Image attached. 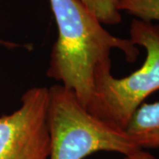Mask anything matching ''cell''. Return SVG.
I'll list each match as a JSON object with an SVG mask.
<instances>
[{
	"instance_id": "1",
	"label": "cell",
	"mask_w": 159,
	"mask_h": 159,
	"mask_svg": "<svg viewBox=\"0 0 159 159\" xmlns=\"http://www.w3.org/2000/svg\"><path fill=\"white\" fill-rule=\"evenodd\" d=\"M57 27L47 75L72 90L89 111L99 74L111 69V52L122 51L129 63L140 54L129 38L111 34L78 0H49Z\"/></svg>"
},
{
	"instance_id": "2",
	"label": "cell",
	"mask_w": 159,
	"mask_h": 159,
	"mask_svg": "<svg viewBox=\"0 0 159 159\" xmlns=\"http://www.w3.org/2000/svg\"><path fill=\"white\" fill-rule=\"evenodd\" d=\"M49 159H84L99 151L124 157L139 150L125 130L97 118L61 84L49 89Z\"/></svg>"
},
{
	"instance_id": "3",
	"label": "cell",
	"mask_w": 159,
	"mask_h": 159,
	"mask_svg": "<svg viewBox=\"0 0 159 159\" xmlns=\"http://www.w3.org/2000/svg\"><path fill=\"white\" fill-rule=\"evenodd\" d=\"M129 34L134 45L145 49L144 62L123 78H115L111 71L99 74L89 110L123 130L145 99L159 90V24L135 18L131 22Z\"/></svg>"
},
{
	"instance_id": "4",
	"label": "cell",
	"mask_w": 159,
	"mask_h": 159,
	"mask_svg": "<svg viewBox=\"0 0 159 159\" xmlns=\"http://www.w3.org/2000/svg\"><path fill=\"white\" fill-rule=\"evenodd\" d=\"M49 89L35 87L21 97L20 107L0 117V159H49Z\"/></svg>"
},
{
	"instance_id": "5",
	"label": "cell",
	"mask_w": 159,
	"mask_h": 159,
	"mask_svg": "<svg viewBox=\"0 0 159 159\" xmlns=\"http://www.w3.org/2000/svg\"><path fill=\"white\" fill-rule=\"evenodd\" d=\"M125 133L140 149L159 148V102H143L131 117Z\"/></svg>"
},
{
	"instance_id": "6",
	"label": "cell",
	"mask_w": 159,
	"mask_h": 159,
	"mask_svg": "<svg viewBox=\"0 0 159 159\" xmlns=\"http://www.w3.org/2000/svg\"><path fill=\"white\" fill-rule=\"evenodd\" d=\"M118 8L139 20L159 21V0H119Z\"/></svg>"
},
{
	"instance_id": "7",
	"label": "cell",
	"mask_w": 159,
	"mask_h": 159,
	"mask_svg": "<svg viewBox=\"0 0 159 159\" xmlns=\"http://www.w3.org/2000/svg\"><path fill=\"white\" fill-rule=\"evenodd\" d=\"M101 21L102 24L116 25L121 21L118 6L119 0H78Z\"/></svg>"
},
{
	"instance_id": "8",
	"label": "cell",
	"mask_w": 159,
	"mask_h": 159,
	"mask_svg": "<svg viewBox=\"0 0 159 159\" xmlns=\"http://www.w3.org/2000/svg\"><path fill=\"white\" fill-rule=\"evenodd\" d=\"M123 159H155V157L145 149H139L130 155L125 156Z\"/></svg>"
},
{
	"instance_id": "9",
	"label": "cell",
	"mask_w": 159,
	"mask_h": 159,
	"mask_svg": "<svg viewBox=\"0 0 159 159\" xmlns=\"http://www.w3.org/2000/svg\"><path fill=\"white\" fill-rule=\"evenodd\" d=\"M0 44H4V45L6 46H15L14 43H9V42H4L2 40H0Z\"/></svg>"
}]
</instances>
